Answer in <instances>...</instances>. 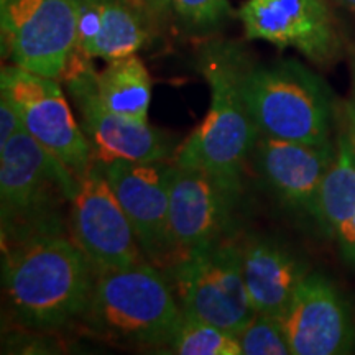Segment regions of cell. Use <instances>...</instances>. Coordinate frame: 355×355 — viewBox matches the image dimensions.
<instances>
[{
  "label": "cell",
  "instance_id": "1",
  "mask_svg": "<svg viewBox=\"0 0 355 355\" xmlns=\"http://www.w3.org/2000/svg\"><path fill=\"white\" fill-rule=\"evenodd\" d=\"M2 286L8 313L30 331H60L87 308L97 270L68 235L2 247Z\"/></svg>",
  "mask_w": 355,
  "mask_h": 355
},
{
  "label": "cell",
  "instance_id": "2",
  "mask_svg": "<svg viewBox=\"0 0 355 355\" xmlns=\"http://www.w3.org/2000/svg\"><path fill=\"white\" fill-rule=\"evenodd\" d=\"M247 51L230 40H211L199 53L198 68L211 89L201 125L178 146L171 163L196 166L230 183H242L243 168L260 139L242 91Z\"/></svg>",
  "mask_w": 355,
  "mask_h": 355
},
{
  "label": "cell",
  "instance_id": "3",
  "mask_svg": "<svg viewBox=\"0 0 355 355\" xmlns=\"http://www.w3.org/2000/svg\"><path fill=\"white\" fill-rule=\"evenodd\" d=\"M79 178L25 130L0 145L2 247L66 235Z\"/></svg>",
  "mask_w": 355,
  "mask_h": 355
},
{
  "label": "cell",
  "instance_id": "4",
  "mask_svg": "<svg viewBox=\"0 0 355 355\" xmlns=\"http://www.w3.org/2000/svg\"><path fill=\"white\" fill-rule=\"evenodd\" d=\"M181 318L170 279L144 260L97 272L79 322L109 343L159 347L170 345Z\"/></svg>",
  "mask_w": 355,
  "mask_h": 355
},
{
  "label": "cell",
  "instance_id": "5",
  "mask_svg": "<svg viewBox=\"0 0 355 355\" xmlns=\"http://www.w3.org/2000/svg\"><path fill=\"white\" fill-rule=\"evenodd\" d=\"M242 91L261 137L303 144L331 140L334 94L319 74L300 61L255 63L247 53Z\"/></svg>",
  "mask_w": 355,
  "mask_h": 355
},
{
  "label": "cell",
  "instance_id": "6",
  "mask_svg": "<svg viewBox=\"0 0 355 355\" xmlns=\"http://www.w3.org/2000/svg\"><path fill=\"white\" fill-rule=\"evenodd\" d=\"M184 316L237 334L254 318L242 270L241 243L225 239L189 252L166 270Z\"/></svg>",
  "mask_w": 355,
  "mask_h": 355
},
{
  "label": "cell",
  "instance_id": "7",
  "mask_svg": "<svg viewBox=\"0 0 355 355\" xmlns=\"http://www.w3.org/2000/svg\"><path fill=\"white\" fill-rule=\"evenodd\" d=\"M60 81L68 89L79 125L91 144L96 162L165 163L175 157L176 137L148 122L132 121L109 110L97 92V69L92 58L74 50Z\"/></svg>",
  "mask_w": 355,
  "mask_h": 355
},
{
  "label": "cell",
  "instance_id": "8",
  "mask_svg": "<svg viewBox=\"0 0 355 355\" xmlns=\"http://www.w3.org/2000/svg\"><path fill=\"white\" fill-rule=\"evenodd\" d=\"M0 94L12 102L30 137L64 163L79 180L86 175L94 163V155L60 79L8 64L0 73Z\"/></svg>",
  "mask_w": 355,
  "mask_h": 355
},
{
  "label": "cell",
  "instance_id": "9",
  "mask_svg": "<svg viewBox=\"0 0 355 355\" xmlns=\"http://www.w3.org/2000/svg\"><path fill=\"white\" fill-rule=\"evenodd\" d=\"M2 55L60 79L76 50L78 0H0Z\"/></svg>",
  "mask_w": 355,
  "mask_h": 355
},
{
  "label": "cell",
  "instance_id": "10",
  "mask_svg": "<svg viewBox=\"0 0 355 355\" xmlns=\"http://www.w3.org/2000/svg\"><path fill=\"white\" fill-rule=\"evenodd\" d=\"M121 202L146 261L162 270L180 261L170 225V165L96 162Z\"/></svg>",
  "mask_w": 355,
  "mask_h": 355
},
{
  "label": "cell",
  "instance_id": "11",
  "mask_svg": "<svg viewBox=\"0 0 355 355\" xmlns=\"http://www.w3.org/2000/svg\"><path fill=\"white\" fill-rule=\"evenodd\" d=\"M242 193L243 184L202 168L170 163V225L181 259L232 237Z\"/></svg>",
  "mask_w": 355,
  "mask_h": 355
},
{
  "label": "cell",
  "instance_id": "12",
  "mask_svg": "<svg viewBox=\"0 0 355 355\" xmlns=\"http://www.w3.org/2000/svg\"><path fill=\"white\" fill-rule=\"evenodd\" d=\"M237 17L247 40L293 48L319 68L343 56V37L326 0H245Z\"/></svg>",
  "mask_w": 355,
  "mask_h": 355
},
{
  "label": "cell",
  "instance_id": "13",
  "mask_svg": "<svg viewBox=\"0 0 355 355\" xmlns=\"http://www.w3.org/2000/svg\"><path fill=\"white\" fill-rule=\"evenodd\" d=\"M69 232L97 272L145 260L121 202L96 163L79 180L71 202Z\"/></svg>",
  "mask_w": 355,
  "mask_h": 355
},
{
  "label": "cell",
  "instance_id": "14",
  "mask_svg": "<svg viewBox=\"0 0 355 355\" xmlns=\"http://www.w3.org/2000/svg\"><path fill=\"white\" fill-rule=\"evenodd\" d=\"M282 322L293 355H340L355 345L347 301L321 273H308Z\"/></svg>",
  "mask_w": 355,
  "mask_h": 355
},
{
  "label": "cell",
  "instance_id": "15",
  "mask_svg": "<svg viewBox=\"0 0 355 355\" xmlns=\"http://www.w3.org/2000/svg\"><path fill=\"white\" fill-rule=\"evenodd\" d=\"M336 153L337 145L331 140L303 144L260 135L254 158L261 178L279 201L314 217L319 188Z\"/></svg>",
  "mask_w": 355,
  "mask_h": 355
},
{
  "label": "cell",
  "instance_id": "16",
  "mask_svg": "<svg viewBox=\"0 0 355 355\" xmlns=\"http://www.w3.org/2000/svg\"><path fill=\"white\" fill-rule=\"evenodd\" d=\"M157 26L148 10L130 0H78L76 50L92 60L137 55Z\"/></svg>",
  "mask_w": 355,
  "mask_h": 355
},
{
  "label": "cell",
  "instance_id": "17",
  "mask_svg": "<svg viewBox=\"0 0 355 355\" xmlns=\"http://www.w3.org/2000/svg\"><path fill=\"white\" fill-rule=\"evenodd\" d=\"M242 247L243 279L252 308L259 314L283 318L309 270L290 248L254 235Z\"/></svg>",
  "mask_w": 355,
  "mask_h": 355
},
{
  "label": "cell",
  "instance_id": "18",
  "mask_svg": "<svg viewBox=\"0 0 355 355\" xmlns=\"http://www.w3.org/2000/svg\"><path fill=\"white\" fill-rule=\"evenodd\" d=\"M355 217V155L347 133L337 139L334 162L319 188L314 219L332 239L349 261L354 247Z\"/></svg>",
  "mask_w": 355,
  "mask_h": 355
},
{
  "label": "cell",
  "instance_id": "19",
  "mask_svg": "<svg viewBox=\"0 0 355 355\" xmlns=\"http://www.w3.org/2000/svg\"><path fill=\"white\" fill-rule=\"evenodd\" d=\"M97 92L112 112L132 121L148 122L152 79L137 55L107 61L104 69L97 71Z\"/></svg>",
  "mask_w": 355,
  "mask_h": 355
},
{
  "label": "cell",
  "instance_id": "20",
  "mask_svg": "<svg viewBox=\"0 0 355 355\" xmlns=\"http://www.w3.org/2000/svg\"><path fill=\"white\" fill-rule=\"evenodd\" d=\"M168 347L180 355H242L235 334L184 314Z\"/></svg>",
  "mask_w": 355,
  "mask_h": 355
},
{
  "label": "cell",
  "instance_id": "21",
  "mask_svg": "<svg viewBox=\"0 0 355 355\" xmlns=\"http://www.w3.org/2000/svg\"><path fill=\"white\" fill-rule=\"evenodd\" d=\"M170 8L181 32L204 40L219 33L237 15L229 0H170Z\"/></svg>",
  "mask_w": 355,
  "mask_h": 355
},
{
  "label": "cell",
  "instance_id": "22",
  "mask_svg": "<svg viewBox=\"0 0 355 355\" xmlns=\"http://www.w3.org/2000/svg\"><path fill=\"white\" fill-rule=\"evenodd\" d=\"M243 355H290L283 322L279 318L255 313L235 334Z\"/></svg>",
  "mask_w": 355,
  "mask_h": 355
},
{
  "label": "cell",
  "instance_id": "23",
  "mask_svg": "<svg viewBox=\"0 0 355 355\" xmlns=\"http://www.w3.org/2000/svg\"><path fill=\"white\" fill-rule=\"evenodd\" d=\"M21 130L25 128L19 112L6 96L0 94V145L7 144Z\"/></svg>",
  "mask_w": 355,
  "mask_h": 355
},
{
  "label": "cell",
  "instance_id": "24",
  "mask_svg": "<svg viewBox=\"0 0 355 355\" xmlns=\"http://www.w3.org/2000/svg\"><path fill=\"white\" fill-rule=\"evenodd\" d=\"M344 115H345V133H347L350 145H352L354 155H355V74L352 83V92H350L347 102L344 105Z\"/></svg>",
  "mask_w": 355,
  "mask_h": 355
},
{
  "label": "cell",
  "instance_id": "25",
  "mask_svg": "<svg viewBox=\"0 0 355 355\" xmlns=\"http://www.w3.org/2000/svg\"><path fill=\"white\" fill-rule=\"evenodd\" d=\"M144 2L157 25H163L171 17L170 0H144Z\"/></svg>",
  "mask_w": 355,
  "mask_h": 355
},
{
  "label": "cell",
  "instance_id": "26",
  "mask_svg": "<svg viewBox=\"0 0 355 355\" xmlns=\"http://www.w3.org/2000/svg\"><path fill=\"white\" fill-rule=\"evenodd\" d=\"M339 3H343L344 7H347L349 10H352L355 13V0H337Z\"/></svg>",
  "mask_w": 355,
  "mask_h": 355
},
{
  "label": "cell",
  "instance_id": "27",
  "mask_svg": "<svg viewBox=\"0 0 355 355\" xmlns=\"http://www.w3.org/2000/svg\"><path fill=\"white\" fill-rule=\"evenodd\" d=\"M130 2H133V3H137V6H141V7H145L146 8V6H145V2L144 0H130ZM146 10H148V8H146ZM150 13V12H148ZM153 19V17H152Z\"/></svg>",
  "mask_w": 355,
  "mask_h": 355
}]
</instances>
